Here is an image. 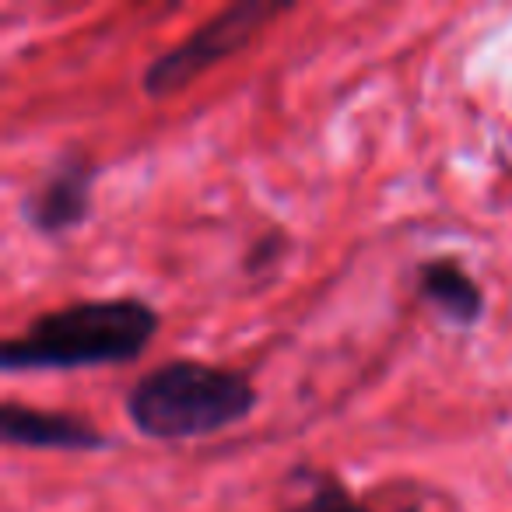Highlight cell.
I'll return each mask as SVG.
<instances>
[{
	"label": "cell",
	"instance_id": "obj_3",
	"mask_svg": "<svg viewBox=\"0 0 512 512\" xmlns=\"http://www.w3.org/2000/svg\"><path fill=\"white\" fill-rule=\"evenodd\" d=\"M292 4L281 0H239L228 4L218 15H211L204 25L190 32L183 43H176L172 50L158 53L148 67L141 71V92L148 99H172V95L186 92L197 78H204L211 67H218L221 60H228L232 53H239L242 46H249V39L264 29L267 22H274L278 15Z\"/></svg>",
	"mask_w": 512,
	"mask_h": 512
},
{
	"label": "cell",
	"instance_id": "obj_1",
	"mask_svg": "<svg viewBox=\"0 0 512 512\" xmlns=\"http://www.w3.org/2000/svg\"><path fill=\"white\" fill-rule=\"evenodd\" d=\"M162 316L134 295L81 299L39 313L22 334L0 344V372H71L130 365L151 348Z\"/></svg>",
	"mask_w": 512,
	"mask_h": 512
},
{
	"label": "cell",
	"instance_id": "obj_6",
	"mask_svg": "<svg viewBox=\"0 0 512 512\" xmlns=\"http://www.w3.org/2000/svg\"><path fill=\"white\" fill-rule=\"evenodd\" d=\"M418 295L456 330H474L484 320V288L453 256H432L418 267Z\"/></svg>",
	"mask_w": 512,
	"mask_h": 512
},
{
	"label": "cell",
	"instance_id": "obj_5",
	"mask_svg": "<svg viewBox=\"0 0 512 512\" xmlns=\"http://www.w3.org/2000/svg\"><path fill=\"white\" fill-rule=\"evenodd\" d=\"M0 439L22 449H57V453H102L109 449V435L88 418L67 411L4 400L0 404Z\"/></svg>",
	"mask_w": 512,
	"mask_h": 512
},
{
	"label": "cell",
	"instance_id": "obj_7",
	"mask_svg": "<svg viewBox=\"0 0 512 512\" xmlns=\"http://www.w3.org/2000/svg\"><path fill=\"white\" fill-rule=\"evenodd\" d=\"M285 512H372V509L362 498L351 495V488L337 474H316L309 495ZM400 512H421V509L418 505H407V509H400Z\"/></svg>",
	"mask_w": 512,
	"mask_h": 512
},
{
	"label": "cell",
	"instance_id": "obj_8",
	"mask_svg": "<svg viewBox=\"0 0 512 512\" xmlns=\"http://www.w3.org/2000/svg\"><path fill=\"white\" fill-rule=\"evenodd\" d=\"M288 246V235L281 232V228H271V232H264L260 239L249 246L246 260H242V271L246 274H264L271 271L274 264L281 260V249Z\"/></svg>",
	"mask_w": 512,
	"mask_h": 512
},
{
	"label": "cell",
	"instance_id": "obj_4",
	"mask_svg": "<svg viewBox=\"0 0 512 512\" xmlns=\"http://www.w3.org/2000/svg\"><path fill=\"white\" fill-rule=\"evenodd\" d=\"M99 179V165L81 151H67L57 158L36 190L25 193L22 218L39 235H64L92 218V193Z\"/></svg>",
	"mask_w": 512,
	"mask_h": 512
},
{
	"label": "cell",
	"instance_id": "obj_2",
	"mask_svg": "<svg viewBox=\"0 0 512 512\" xmlns=\"http://www.w3.org/2000/svg\"><path fill=\"white\" fill-rule=\"evenodd\" d=\"M260 397L246 372L200 358H172L144 372L123 397L130 425L151 442L211 439L246 421Z\"/></svg>",
	"mask_w": 512,
	"mask_h": 512
}]
</instances>
